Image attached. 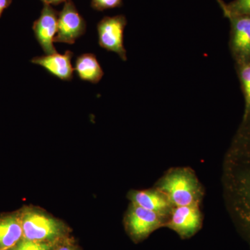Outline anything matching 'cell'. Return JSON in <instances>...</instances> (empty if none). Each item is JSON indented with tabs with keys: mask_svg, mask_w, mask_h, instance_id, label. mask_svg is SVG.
Wrapping results in <instances>:
<instances>
[{
	"mask_svg": "<svg viewBox=\"0 0 250 250\" xmlns=\"http://www.w3.org/2000/svg\"><path fill=\"white\" fill-rule=\"evenodd\" d=\"M73 53L66 51L63 54H45L34 57L31 62L44 67L47 72L63 81H71L73 78L74 68L71 60Z\"/></svg>",
	"mask_w": 250,
	"mask_h": 250,
	"instance_id": "obj_9",
	"label": "cell"
},
{
	"mask_svg": "<svg viewBox=\"0 0 250 250\" xmlns=\"http://www.w3.org/2000/svg\"><path fill=\"white\" fill-rule=\"evenodd\" d=\"M59 12L51 5L44 4L40 17L33 24V31L39 45L45 54L57 53L54 46L58 30Z\"/></svg>",
	"mask_w": 250,
	"mask_h": 250,
	"instance_id": "obj_7",
	"label": "cell"
},
{
	"mask_svg": "<svg viewBox=\"0 0 250 250\" xmlns=\"http://www.w3.org/2000/svg\"><path fill=\"white\" fill-rule=\"evenodd\" d=\"M12 2V0H0V17L6 8L9 7Z\"/></svg>",
	"mask_w": 250,
	"mask_h": 250,
	"instance_id": "obj_18",
	"label": "cell"
},
{
	"mask_svg": "<svg viewBox=\"0 0 250 250\" xmlns=\"http://www.w3.org/2000/svg\"><path fill=\"white\" fill-rule=\"evenodd\" d=\"M236 68L245 99L243 119L250 115V59L236 61Z\"/></svg>",
	"mask_w": 250,
	"mask_h": 250,
	"instance_id": "obj_13",
	"label": "cell"
},
{
	"mask_svg": "<svg viewBox=\"0 0 250 250\" xmlns=\"http://www.w3.org/2000/svg\"><path fill=\"white\" fill-rule=\"evenodd\" d=\"M22 236L21 217L9 215L0 219V250L14 249Z\"/></svg>",
	"mask_w": 250,
	"mask_h": 250,
	"instance_id": "obj_11",
	"label": "cell"
},
{
	"mask_svg": "<svg viewBox=\"0 0 250 250\" xmlns=\"http://www.w3.org/2000/svg\"><path fill=\"white\" fill-rule=\"evenodd\" d=\"M165 225L182 238L193 236L202 225V215L198 205L174 207Z\"/></svg>",
	"mask_w": 250,
	"mask_h": 250,
	"instance_id": "obj_6",
	"label": "cell"
},
{
	"mask_svg": "<svg viewBox=\"0 0 250 250\" xmlns=\"http://www.w3.org/2000/svg\"><path fill=\"white\" fill-rule=\"evenodd\" d=\"M59 250H75L72 249V248H67V247H62V248H61Z\"/></svg>",
	"mask_w": 250,
	"mask_h": 250,
	"instance_id": "obj_20",
	"label": "cell"
},
{
	"mask_svg": "<svg viewBox=\"0 0 250 250\" xmlns=\"http://www.w3.org/2000/svg\"><path fill=\"white\" fill-rule=\"evenodd\" d=\"M237 143L250 149V115L243 120V126L237 138ZM248 231L250 238V228Z\"/></svg>",
	"mask_w": 250,
	"mask_h": 250,
	"instance_id": "obj_15",
	"label": "cell"
},
{
	"mask_svg": "<svg viewBox=\"0 0 250 250\" xmlns=\"http://www.w3.org/2000/svg\"><path fill=\"white\" fill-rule=\"evenodd\" d=\"M86 22L72 0H67L59 13L58 30L54 42L74 44L85 34Z\"/></svg>",
	"mask_w": 250,
	"mask_h": 250,
	"instance_id": "obj_4",
	"label": "cell"
},
{
	"mask_svg": "<svg viewBox=\"0 0 250 250\" xmlns=\"http://www.w3.org/2000/svg\"><path fill=\"white\" fill-rule=\"evenodd\" d=\"M23 239L44 242L54 239L62 232L61 224L55 219L35 210H26L21 215Z\"/></svg>",
	"mask_w": 250,
	"mask_h": 250,
	"instance_id": "obj_3",
	"label": "cell"
},
{
	"mask_svg": "<svg viewBox=\"0 0 250 250\" xmlns=\"http://www.w3.org/2000/svg\"><path fill=\"white\" fill-rule=\"evenodd\" d=\"M51 248L49 243L23 239L12 250H51Z\"/></svg>",
	"mask_w": 250,
	"mask_h": 250,
	"instance_id": "obj_16",
	"label": "cell"
},
{
	"mask_svg": "<svg viewBox=\"0 0 250 250\" xmlns=\"http://www.w3.org/2000/svg\"><path fill=\"white\" fill-rule=\"evenodd\" d=\"M41 1H42L44 4L57 6V5L62 4V3L66 2L67 0H41Z\"/></svg>",
	"mask_w": 250,
	"mask_h": 250,
	"instance_id": "obj_19",
	"label": "cell"
},
{
	"mask_svg": "<svg viewBox=\"0 0 250 250\" xmlns=\"http://www.w3.org/2000/svg\"><path fill=\"white\" fill-rule=\"evenodd\" d=\"M131 200L134 205L164 217L170 215L173 207L168 197L158 189L134 192L131 195Z\"/></svg>",
	"mask_w": 250,
	"mask_h": 250,
	"instance_id": "obj_10",
	"label": "cell"
},
{
	"mask_svg": "<svg viewBox=\"0 0 250 250\" xmlns=\"http://www.w3.org/2000/svg\"><path fill=\"white\" fill-rule=\"evenodd\" d=\"M231 23L229 48L235 62L250 59V16L228 17Z\"/></svg>",
	"mask_w": 250,
	"mask_h": 250,
	"instance_id": "obj_8",
	"label": "cell"
},
{
	"mask_svg": "<svg viewBox=\"0 0 250 250\" xmlns=\"http://www.w3.org/2000/svg\"><path fill=\"white\" fill-rule=\"evenodd\" d=\"M164 218L155 212L133 205L126 217V227L130 235L135 240L141 241L165 225Z\"/></svg>",
	"mask_w": 250,
	"mask_h": 250,
	"instance_id": "obj_5",
	"label": "cell"
},
{
	"mask_svg": "<svg viewBox=\"0 0 250 250\" xmlns=\"http://www.w3.org/2000/svg\"><path fill=\"white\" fill-rule=\"evenodd\" d=\"M157 189L168 197L173 207L198 205L202 196L198 181L188 169L167 172L159 181Z\"/></svg>",
	"mask_w": 250,
	"mask_h": 250,
	"instance_id": "obj_1",
	"label": "cell"
},
{
	"mask_svg": "<svg viewBox=\"0 0 250 250\" xmlns=\"http://www.w3.org/2000/svg\"><path fill=\"white\" fill-rule=\"evenodd\" d=\"M126 24V17L118 15L103 18L97 26L100 47L108 52H115L124 62L127 60L124 45V31Z\"/></svg>",
	"mask_w": 250,
	"mask_h": 250,
	"instance_id": "obj_2",
	"label": "cell"
},
{
	"mask_svg": "<svg viewBox=\"0 0 250 250\" xmlns=\"http://www.w3.org/2000/svg\"><path fill=\"white\" fill-rule=\"evenodd\" d=\"M227 18L233 16H250V0H233L229 4H225L222 0H218Z\"/></svg>",
	"mask_w": 250,
	"mask_h": 250,
	"instance_id": "obj_14",
	"label": "cell"
},
{
	"mask_svg": "<svg viewBox=\"0 0 250 250\" xmlns=\"http://www.w3.org/2000/svg\"><path fill=\"white\" fill-rule=\"evenodd\" d=\"M123 5V0H91L92 8L98 11L121 7Z\"/></svg>",
	"mask_w": 250,
	"mask_h": 250,
	"instance_id": "obj_17",
	"label": "cell"
},
{
	"mask_svg": "<svg viewBox=\"0 0 250 250\" xmlns=\"http://www.w3.org/2000/svg\"><path fill=\"white\" fill-rule=\"evenodd\" d=\"M74 70L80 80L93 83H98L104 75L103 68L93 54H83L78 57Z\"/></svg>",
	"mask_w": 250,
	"mask_h": 250,
	"instance_id": "obj_12",
	"label": "cell"
}]
</instances>
